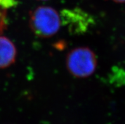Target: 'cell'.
<instances>
[{
  "instance_id": "obj_1",
  "label": "cell",
  "mask_w": 125,
  "mask_h": 124,
  "mask_svg": "<svg viewBox=\"0 0 125 124\" xmlns=\"http://www.w3.org/2000/svg\"><path fill=\"white\" fill-rule=\"evenodd\" d=\"M61 22L59 13L51 6H38L31 12L29 16L31 29L39 38L53 36L59 32Z\"/></svg>"
},
{
  "instance_id": "obj_2",
  "label": "cell",
  "mask_w": 125,
  "mask_h": 124,
  "mask_svg": "<svg viewBox=\"0 0 125 124\" xmlns=\"http://www.w3.org/2000/svg\"><path fill=\"white\" fill-rule=\"evenodd\" d=\"M66 67L69 72L74 77L86 78L96 70L97 57L89 48H76L67 55Z\"/></svg>"
},
{
  "instance_id": "obj_3",
  "label": "cell",
  "mask_w": 125,
  "mask_h": 124,
  "mask_svg": "<svg viewBox=\"0 0 125 124\" xmlns=\"http://www.w3.org/2000/svg\"><path fill=\"white\" fill-rule=\"evenodd\" d=\"M69 11L76 20L70 16L65 10L62 11V14L63 22H65L67 24L69 25V28L70 30L74 32L85 31L88 27V24L90 20L88 17L89 15L86 14V13L78 8L69 10Z\"/></svg>"
},
{
  "instance_id": "obj_4",
  "label": "cell",
  "mask_w": 125,
  "mask_h": 124,
  "mask_svg": "<svg viewBox=\"0 0 125 124\" xmlns=\"http://www.w3.org/2000/svg\"><path fill=\"white\" fill-rule=\"evenodd\" d=\"M17 49L11 40L0 35V69L6 68L14 63Z\"/></svg>"
},
{
  "instance_id": "obj_5",
  "label": "cell",
  "mask_w": 125,
  "mask_h": 124,
  "mask_svg": "<svg viewBox=\"0 0 125 124\" xmlns=\"http://www.w3.org/2000/svg\"><path fill=\"white\" fill-rule=\"evenodd\" d=\"M6 10L0 7V35L6 27Z\"/></svg>"
},
{
  "instance_id": "obj_6",
  "label": "cell",
  "mask_w": 125,
  "mask_h": 124,
  "mask_svg": "<svg viewBox=\"0 0 125 124\" xmlns=\"http://www.w3.org/2000/svg\"><path fill=\"white\" fill-rule=\"evenodd\" d=\"M19 3V0H0V7L5 10L13 8Z\"/></svg>"
},
{
  "instance_id": "obj_7",
  "label": "cell",
  "mask_w": 125,
  "mask_h": 124,
  "mask_svg": "<svg viewBox=\"0 0 125 124\" xmlns=\"http://www.w3.org/2000/svg\"><path fill=\"white\" fill-rule=\"evenodd\" d=\"M112 1L116 2V3H125V0H112Z\"/></svg>"
},
{
  "instance_id": "obj_8",
  "label": "cell",
  "mask_w": 125,
  "mask_h": 124,
  "mask_svg": "<svg viewBox=\"0 0 125 124\" xmlns=\"http://www.w3.org/2000/svg\"><path fill=\"white\" fill-rule=\"evenodd\" d=\"M39 1H46V0H39Z\"/></svg>"
}]
</instances>
